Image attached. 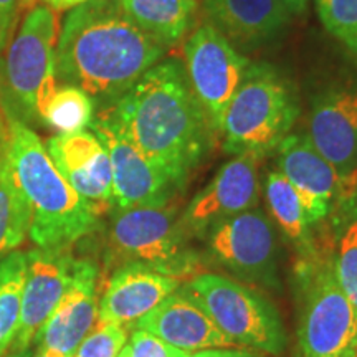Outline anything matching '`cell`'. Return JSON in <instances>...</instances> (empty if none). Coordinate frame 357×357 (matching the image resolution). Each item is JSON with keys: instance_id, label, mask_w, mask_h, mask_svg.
<instances>
[{"instance_id": "obj_15", "label": "cell", "mask_w": 357, "mask_h": 357, "mask_svg": "<svg viewBox=\"0 0 357 357\" xmlns=\"http://www.w3.org/2000/svg\"><path fill=\"white\" fill-rule=\"evenodd\" d=\"M45 149L71 189L101 217L114 207L109 155L95 132L56 134Z\"/></svg>"}, {"instance_id": "obj_11", "label": "cell", "mask_w": 357, "mask_h": 357, "mask_svg": "<svg viewBox=\"0 0 357 357\" xmlns=\"http://www.w3.org/2000/svg\"><path fill=\"white\" fill-rule=\"evenodd\" d=\"M89 128L109 155L116 208L171 202L177 187L128 139L108 109L102 108Z\"/></svg>"}, {"instance_id": "obj_17", "label": "cell", "mask_w": 357, "mask_h": 357, "mask_svg": "<svg viewBox=\"0 0 357 357\" xmlns=\"http://www.w3.org/2000/svg\"><path fill=\"white\" fill-rule=\"evenodd\" d=\"M136 329L153 334L185 352L240 347L218 329L208 312L185 289L169 294L137 321Z\"/></svg>"}, {"instance_id": "obj_8", "label": "cell", "mask_w": 357, "mask_h": 357, "mask_svg": "<svg viewBox=\"0 0 357 357\" xmlns=\"http://www.w3.org/2000/svg\"><path fill=\"white\" fill-rule=\"evenodd\" d=\"M303 278L298 357H357V311L339 287L333 258L311 261Z\"/></svg>"}, {"instance_id": "obj_31", "label": "cell", "mask_w": 357, "mask_h": 357, "mask_svg": "<svg viewBox=\"0 0 357 357\" xmlns=\"http://www.w3.org/2000/svg\"><path fill=\"white\" fill-rule=\"evenodd\" d=\"M185 357H266L263 352L242 347H230V349H204L197 352H187Z\"/></svg>"}, {"instance_id": "obj_30", "label": "cell", "mask_w": 357, "mask_h": 357, "mask_svg": "<svg viewBox=\"0 0 357 357\" xmlns=\"http://www.w3.org/2000/svg\"><path fill=\"white\" fill-rule=\"evenodd\" d=\"M33 0H0V55L13 37L20 12L30 6Z\"/></svg>"}, {"instance_id": "obj_12", "label": "cell", "mask_w": 357, "mask_h": 357, "mask_svg": "<svg viewBox=\"0 0 357 357\" xmlns=\"http://www.w3.org/2000/svg\"><path fill=\"white\" fill-rule=\"evenodd\" d=\"M26 270L22 289L20 323L12 351L32 349L33 339L77 276L79 258L68 248H33L25 253Z\"/></svg>"}, {"instance_id": "obj_34", "label": "cell", "mask_w": 357, "mask_h": 357, "mask_svg": "<svg viewBox=\"0 0 357 357\" xmlns=\"http://www.w3.org/2000/svg\"><path fill=\"white\" fill-rule=\"evenodd\" d=\"M3 357H32V349H29V351H12V349H8V352Z\"/></svg>"}, {"instance_id": "obj_16", "label": "cell", "mask_w": 357, "mask_h": 357, "mask_svg": "<svg viewBox=\"0 0 357 357\" xmlns=\"http://www.w3.org/2000/svg\"><path fill=\"white\" fill-rule=\"evenodd\" d=\"M100 281V266L91 258H79L73 283L33 339L35 349L73 357L98 323Z\"/></svg>"}, {"instance_id": "obj_25", "label": "cell", "mask_w": 357, "mask_h": 357, "mask_svg": "<svg viewBox=\"0 0 357 357\" xmlns=\"http://www.w3.org/2000/svg\"><path fill=\"white\" fill-rule=\"evenodd\" d=\"M95 119V100L73 84H56L45 106L42 123L56 134L86 131Z\"/></svg>"}, {"instance_id": "obj_3", "label": "cell", "mask_w": 357, "mask_h": 357, "mask_svg": "<svg viewBox=\"0 0 357 357\" xmlns=\"http://www.w3.org/2000/svg\"><path fill=\"white\" fill-rule=\"evenodd\" d=\"M8 158L29 205V235L38 248L73 247L100 229V217L58 172L32 128L8 123Z\"/></svg>"}, {"instance_id": "obj_22", "label": "cell", "mask_w": 357, "mask_h": 357, "mask_svg": "<svg viewBox=\"0 0 357 357\" xmlns=\"http://www.w3.org/2000/svg\"><path fill=\"white\" fill-rule=\"evenodd\" d=\"M29 227V205L15 184L8 158V121L0 113V257L24 242Z\"/></svg>"}, {"instance_id": "obj_18", "label": "cell", "mask_w": 357, "mask_h": 357, "mask_svg": "<svg viewBox=\"0 0 357 357\" xmlns=\"http://www.w3.org/2000/svg\"><path fill=\"white\" fill-rule=\"evenodd\" d=\"M278 167L296 190L310 225L324 220L334 199L342 194L341 178L331 164L306 136L288 134L278 146Z\"/></svg>"}, {"instance_id": "obj_5", "label": "cell", "mask_w": 357, "mask_h": 357, "mask_svg": "<svg viewBox=\"0 0 357 357\" xmlns=\"http://www.w3.org/2000/svg\"><path fill=\"white\" fill-rule=\"evenodd\" d=\"M298 113L300 105L287 79L273 66L250 63L223 114V151L261 158L288 136Z\"/></svg>"}, {"instance_id": "obj_14", "label": "cell", "mask_w": 357, "mask_h": 357, "mask_svg": "<svg viewBox=\"0 0 357 357\" xmlns=\"http://www.w3.org/2000/svg\"><path fill=\"white\" fill-rule=\"evenodd\" d=\"M258 159L257 154H238L218 169L181 218L187 235H205L222 220L257 207L260 200Z\"/></svg>"}, {"instance_id": "obj_1", "label": "cell", "mask_w": 357, "mask_h": 357, "mask_svg": "<svg viewBox=\"0 0 357 357\" xmlns=\"http://www.w3.org/2000/svg\"><path fill=\"white\" fill-rule=\"evenodd\" d=\"M106 109L177 189L185 185L217 136L176 58L160 60Z\"/></svg>"}, {"instance_id": "obj_23", "label": "cell", "mask_w": 357, "mask_h": 357, "mask_svg": "<svg viewBox=\"0 0 357 357\" xmlns=\"http://www.w3.org/2000/svg\"><path fill=\"white\" fill-rule=\"evenodd\" d=\"M265 199L271 217L291 242L306 255H312L310 222L296 190L281 172H270L265 181Z\"/></svg>"}, {"instance_id": "obj_13", "label": "cell", "mask_w": 357, "mask_h": 357, "mask_svg": "<svg viewBox=\"0 0 357 357\" xmlns=\"http://www.w3.org/2000/svg\"><path fill=\"white\" fill-rule=\"evenodd\" d=\"M307 139L337 172L342 195L357 182V84L326 89L312 102Z\"/></svg>"}, {"instance_id": "obj_19", "label": "cell", "mask_w": 357, "mask_h": 357, "mask_svg": "<svg viewBox=\"0 0 357 357\" xmlns=\"http://www.w3.org/2000/svg\"><path fill=\"white\" fill-rule=\"evenodd\" d=\"M181 283L137 263L118 266L100 298L98 321L121 324L129 329L169 294L176 293Z\"/></svg>"}, {"instance_id": "obj_2", "label": "cell", "mask_w": 357, "mask_h": 357, "mask_svg": "<svg viewBox=\"0 0 357 357\" xmlns=\"http://www.w3.org/2000/svg\"><path fill=\"white\" fill-rule=\"evenodd\" d=\"M167 48L129 19L116 0H89L66 13L56 38V83L93 100L118 101Z\"/></svg>"}, {"instance_id": "obj_32", "label": "cell", "mask_w": 357, "mask_h": 357, "mask_svg": "<svg viewBox=\"0 0 357 357\" xmlns=\"http://www.w3.org/2000/svg\"><path fill=\"white\" fill-rule=\"evenodd\" d=\"M43 6L50 7L52 10L61 12V10H71V8L82 6L84 2H89V0H42Z\"/></svg>"}, {"instance_id": "obj_28", "label": "cell", "mask_w": 357, "mask_h": 357, "mask_svg": "<svg viewBox=\"0 0 357 357\" xmlns=\"http://www.w3.org/2000/svg\"><path fill=\"white\" fill-rule=\"evenodd\" d=\"M128 328L124 326L98 321L73 357H118L128 342Z\"/></svg>"}, {"instance_id": "obj_27", "label": "cell", "mask_w": 357, "mask_h": 357, "mask_svg": "<svg viewBox=\"0 0 357 357\" xmlns=\"http://www.w3.org/2000/svg\"><path fill=\"white\" fill-rule=\"evenodd\" d=\"M333 266L339 287L357 311V220L349 223L339 240Z\"/></svg>"}, {"instance_id": "obj_29", "label": "cell", "mask_w": 357, "mask_h": 357, "mask_svg": "<svg viewBox=\"0 0 357 357\" xmlns=\"http://www.w3.org/2000/svg\"><path fill=\"white\" fill-rule=\"evenodd\" d=\"M187 352L177 349L153 334L136 329L118 357H185Z\"/></svg>"}, {"instance_id": "obj_6", "label": "cell", "mask_w": 357, "mask_h": 357, "mask_svg": "<svg viewBox=\"0 0 357 357\" xmlns=\"http://www.w3.org/2000/svg\"><path fill=\"white\" fill-rule=\"evenodd\" d=\"M176 212L171 202L116 208L108 229V266L137 263L178 281L199 275L200 258Z\"/></svg>"}, {"instance_id": "obj_7", "label": "cell", "mask_w": 357, "mask_h": 357, "mask_svg": "<svg viewBox=\"0 0 357 357\" xmlns=\"http://www.w3.org/2000/svg\"><path fill=\"white\" fill-rule=\"evenodd\" d=\"M208 312L218 329L243 349L280 356L287 333L276 307L240 281L215 273H199L184 288Z\"/></svg>"}, {"instance_id": "obj_20", "label": "cell", "mask_w": 357, "mask_h": 357, "mask_svg": "<svg viewBox=\"0 0 357 357\" xmlns=\"http://www.w3.org/2000/svg\"><path fill=\"white\" fill-rule=\"evenodd\" d=\"M202 7L211 25L235 48L270 42L293 17L284 0H202Z\"/></svg>"}, {"instance_id": "obj_10", "label": "cell", "mask_w": 357, "mask_h": 357, "mask_svg": "<svg viewBox=\"0 0 357 357\" xmlns=\"http://www.w3.org/2000/svg\"><path fill=\"white\" fill-rule=\"evenodd\" d=\"M213 260L248 283L278 287V240L273 223L260 208H250L207 231Z\"/></svg>"}, {"instance_id": "obj_24", "label": "cell", "mask_w": 357, "mask_h": 357, "mask_svg": "<svg viewBox=\"0 0 357 357\" xmlns=\"http://www.w3.org/2000/svg\"><path fill=\"white\" fill-rule=\"evenodd\" d=\"M25 270L24 252L13 250L0 257V357L10 349L19 329Z\"/></svg>"}, {"instance_id": "obj_26", "label": "cell", "mask_w": 357, "mask_h": 357, "mask_svg": "<svg viewBox=\"0 0 357 357\" xmlns=\"http://www.w3.org/2000/svg\"><path fill=\"white\" fill-rule=\"evenodd\" d=\"M324 29L357 55V0H314Z\"/></svg>"}, {"instance_id": "obj_9", "label": "cell", "mask_w": 357, "mask_h": 357, "mask_svg": "<svg viewBox=\"0 0 357 357\" xmlns=\"http://www.w3.org/2000/svg\"><path fill=\"white\" fill-rule=\"evenodd\" d=\"M184 70L195 98L217 136L223 114L242 84L250 60L211 24L200 25L184 43Z\"/></svg>"}, {"instance_id": "obj_21", "label": "cell", "mask_w": 357, "mask_h": 357, "mask_svg": "<svg viewBox=\"0 0 357 357\" xmlns=\"http://www.w3.org/2000/svg\"><path fill=\"white\" fill-rule=\"evenodd\" d=\"M141 30L172 48L185 37L197 13L195 0H116Z\"/></svg>"}, {"instance_id": "obj_35", "label": "cell", "mask_w": 357, "mask_h": 357, "mask_svg": "<svg viewBox=\"0 0 357 357\" xmlns=\"http://www.w3.org/2000/svg\"><path fill=\"white\" fill-rule=\"evenodd\" d=\"M32 357H61V356L56 354V352H52L47 349H35Z\"/></svg>"}, {"instance_id": "obj_4", "label": "cell", "mask_w": 357, "mask_h": 357, "mask_svg": "<svg viewBox=\"0 0 357 357\" xmlns=\"http://www.w3.org/2000/svg\"><path fill=\"white\" fill-rule=\"evenodd\" d=\"M55 10L33 6L0 55V113L8 123L32 128L42 123L45 106L56 88Z\"/></svg>"}, {"instance_id": "obj_33", "label": "cell", "mask_w": 357, "mask_h": 357, "mask_svg": "<svg viewBox=\"0 0 357 357\" xmlns=\"http://www.w3.org/2000/svg\"><path fill=\"white\" fill-rule=\"evenodd\" d=\"M284 2L288 3L289 10L293 13H303L306 10L307 6V0H284Z\"/></svg>"}]
</instances>
